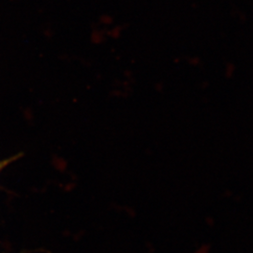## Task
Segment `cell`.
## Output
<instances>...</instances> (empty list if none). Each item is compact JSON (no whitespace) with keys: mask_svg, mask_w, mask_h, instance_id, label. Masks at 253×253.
<instances>
[{"mask_svg":"<svg viewBox=\"0 0 253 253\" xmlns=\"http://www.w3.org/2000/svg\"><path fill=\"white\" fill-rule=\"evenodd\" d=\"M18 158H20V155H16V156L11 157V158H9V159H7V160H3V161H1V162H0V172H1L3 169H5L9 164H10L11 163H13L15 160H17Z\"/></svg>","mask_w":253,"mask_h":253,"instance_id":"6da1fadb","label":"cell"}]
</instances>
